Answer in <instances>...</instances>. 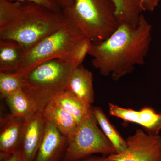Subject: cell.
<instances>
[{
    "instance_id": "cell-1",
    "label": "cell",
    "mask_w": 161,
    "mask_h": 161,
    "mask_svg": "<svg viewBox=\"0 0 161 161\" xmlns=\"http://www.w3.org/2000/svg\"><path fill=\"white\" fill-rule=\"evenodd\" d=\"M152 26L143 14L136 26L120 23L106 40L92 43V65L104 77L118 81L145 64L152 41Z\"/></svg>"
},
{
    "instance_id": "cell-2",
    "label": "cell",
    "mask_w": 161,
    "mask_h": 161,
    "mask_svg": "<svg viewBox=\"0 0 161 161\" xmlns=\"http://www.w3.org/2000/svg\"><path fill=\"white\" fill-rule=\"evenodd\" d=\"M65 19L62 10L55 11L35 3H24L18 18L0 29V40L14 41L26 52L58 29Z\"/></svg>"
},
{
    "instance_id": "cell-3",
    "label": "cell",
    "mask_w": 161,
    "mask_h": 161,
    "mask_svg": "<svg viewBox=\"0 0 161 161\" xmlns=\"http://www.w3.org/2000/svg\"><path fill=\"white\" fill-rule=\"evenodd\" d=\"M62 12L92 43L106 40L119 24L112 0H74Z\"/></svg>"
},
{
    "instance_id": "cell-4",
    "label": "cell",
    "mask_w": 161,
    "mask_h": 161,
    "mask_svg": "<svg viewBox=\"0 0 161 161\" xmlns=\"http://www.w3.org/2000/svg\"><path fill=\"white\" fill-rule=\"evenodd\" d=\"M74 69L63 59L43 62L23 76L22 90L36 102L42 112L55 96L66 91Z\"/></svg>"
},
{
    "instance_id": "cell-5",
    "label": "cell",
    "mask_w": 161,
    "mask_h": 161,
    "mask_svg": "<svg viewBox=\"0 0 161 161\" xmlns=\"http://www.w3.org/2000/svg\"><path fill=\"white\" fill-rule=\"evenodd\" d=\"M84 37L78 27L65 18L58 29L25 52L16 72L24 76L43 62L64 59L75 43Z\"/></svg>"
},
{
    "instance_id": "cell-6",
    "label": "cell",
    "mask_w": 161,
    "mask_h": 161,
    "mask_svg": "<svg viewBox=\"0 0 161 161\" xmlns=\"http://www.w3.org/2000/svg\"><path fill=\"white\" fill-rule=\"evenodd\" d=\"M92 113L78 124L69 137L63 161H78L95 154L116 153L115 148L98 128Z\"/></svg>"
},
{
    "instance_id": "cell-7",
    "label": "cell",
    "mask_w": 161,
    "mask_h": 161,
    "mask_svg": "<svg viewBox=\"0 0 161 161\" xmlns=\"http://www.w3.org/2000/svg\"><path fill=\"white\" fill-rule=\"evenodd\" d=\"M124 152L108 156L113 161H158L161 157V136L138 129L127 139Z\"/></svg>"
},
{
    "instance_id": "cell-8",
    "label": "cell",
    "mask_w": 161,
    "mask_h": 161,
    "mask_svg": "<svg viewBox=\"0 0 161 161\" xmlns=\"http://www.w3.org/2000/svg\"><path fill=\"white\" fill-rule=\"evenodd\" d=\"M108 108L110 115L125 123L137 124L150 135H158L161 130V112H157L151 107H145L136 111L109 103Z\"/></svg>"
},
{
    "instance_id": "cell-9",
    "label": "cell",
    "mask_w": 161,
    "mask_h": 161,
    "mask_svg": "<svg viewBox=\"0 0 161 161\" xmlns=\"http://www.w3.org/2000/svg\"><path fill=\"white\" fill-rule=\"evenodd\" d=\"M46 121L41 111L25 119L21 150L25 161H33L45 131Z\"/></svg>"
},
{
    "instance_id": "cell-10",
    "label": "cell",
    "mask_w": 161,
    "mask_h": 161,
    "mask_svg": "<svg viewBox=\"0 0 161 161\" xmlns=\"http://www.w3.org/2000/svg\"><path fill=\"white\" fill-rule=\"evenodd\" d=\"M67 145V137L46 121L43 139L33 161H63Z\"/></svg>"
},
{
    "instance_id": "cell-11",
    "label": "cell",
    "mask_w": 161,
    "mask_h": 161,
    "mask_svg": "<svg viewBox=\"0 0 161 161\" xmlns=\"http://www.w3.org/2000/svg\"><path fill=\"white\" fill-rule=\"evenodd\" d=\"M25 119L11 114L1 119L0 156L9 155L21 149Z\"/></svg>"
},
{
    "instance_id": "cell-12",
    "label": "cell",
    "mask_w": 161,
    "mask_h": 161,
    "mask_svg": "<svg viewBox=\"0 0 161 161\" xmlns=\"http://www.w3.org/2000/svg\"><path fill=\"white\" fill-rule=\"evenodd\" d=\"M67 91L84 103L92 106L95 100L92 72L81 65L74 69L69 78Z\"/></svg>"
},
{
    "instance_id": "cell-13",
    "label": "cell",
    "mask_w": 161,
    "mask_h": 161,
    "mask_svg": "<svg viewBox=\"0 0 161 161\" xmlns=\"http://www.w3.org/2000/svg\"><path fill=\"white\" fill-rule=\"evenodd\" d=\"M42 113L47 121L53 125L67 138L79 124L69 113L52 102L45 106Z\"/></svg>"
},
{
    "instance_id": "cell-14",
    "label": "cell",
    "mask_w": 161,
    "mask_h": 161,
    "mask_svg": "<svg viewBox=\"0 0 161 161\" xmlns=\"http://www.w3.org/2000/svg\"><path fill=\"white\" fill-rule=\"evenodd\" d=\"M50 102L69 113L78 124L92 113V106L84 103L67 90L56 95Z\"/></svg>"
},
{
    "instance_id": "cell-15",
    "label": "cell",
    "mask_w": 161,
    "mask_h": 161,
    "mask_svg": "<svg viewBox=\"0 0 161 161\" xmlns=\"http://www.w3.org/2000/svg\"><path fill=\"white\" fill-rule=\"evenodd\" d=\"M25 53L17 42L0 40V72H16Z\"/></svg>"
},
{
    "instance_id": "cell-16",
    "label": "cell",
    "mask_w": 161,
    "mask_h": 161,
    "mask_svg": "<svg viewBox=\"0 0 161 161\" xmlns=\"http://www.w3.org/2000/svg\"><path fill=\"white\" fill-rule=\"evenodd\" d=\"M5 100L10 114L15 117L25 119L35 112L40 111L36 102L22 89L9 95Z\"/></svg>"
},
{
    "instance_id": "cell-17",
    "label": "cell",
    "mask_w": 161,
    "mask_h": 161,
    "mask_svg": "<svg viewBox=\"0 0 161 161\" xmlns=\"http://www.w3.org/2000/svg\"><path fill=\"white\" fill-rule=\"evenodd\" d=\"M92 113L100 130L115 148L116 153L124 152L127 148L126 140L111 123L103 110L100 107H94Z\"/></svg>"
},
{
    "instance_id": "cell-18",
    "label": "cell",
    "mask_w": 161,
    "mask_h": 161,
    "mask_svg": "<svg viewBox=\"0 0 161 161\" xmlns=\"http://www.w3.org/2000/svg\"><path fill=\"white\" fill-rule=\"evenodd\" d=\"M116 9L119 23L136 26L139 22L142 10L136 0H112Z\"/></svg>"
},
{
    "instance_id": "cell-19",
    "label": "cell",
    "mask_w": 161,
    "mask_h": 161,
    "mask_svg": "<svg viewBox=\"0 0 161 161\" xmlns=\"http://www.w3.org/2000/svg\"><path fill=\"white\" fill-rule=\"evenodd\" d=\"M23 76L17 72H0V96L5 99L19 90L22 89Z\"/></svg>"
},
{
    "instance_id": "cell-20",
    "label": "cell",
    "mask_w": 161,
    "mask_h": 161,
    "mask_svg": "<svg viewBox=\"0 0 161 161\" xmlns=\"http://www.w3.org/2000/svg\"><path fill=\"white\" fill-rule=\"evenodd\" d=\"M92 41L84 37L77 42L68 54L64 59L74 69L80 66L87 55L88 54L92 45Z\"/></svg>"
},
{
    "instance_id": "cell-21",
    "label": "cell",
    "mask_w": 161,
    "mask_h": 161,
    "mask_svg": "<svg viewBox=\"0 0 161 161\" xmlns=\"http://www.w3.org/2000/svg\"><path fill=\"white\" fill-rule=\"evenodd\" d=\"M23 3L0 0V29L14 22L22 10Z\"/></svg>"
},
{
    "instance_id": "cell-22",
    "label": "cell",
    "mask_w": 161,
    "mask_h": 161,
    "mask_svg": "<svg viewBox=\"0 0 161 161\" xmlns=\"http://www.w3.org/2000/svg\"><path fill=\"white\" fill-rule=\"evenodd\" d=\"M8 1H11V2H19L23 3H33L55 11L62 10L53 0H8Z\"/></svg>"
},
{
    "instance_id": "cell-23",
    "label": "cell",
    "mask_w": 161,
    "mask_h": 161,
    "mask_svg": "<svg viewBox=\"0 0 161 161\" xmlns=\"http://www.w3.org/2000/svg\"><path fill=\"white\" fill-rule=\"evenodd\" d=\"M142 12H153L161 0H136Z\"/></svg>"
},
{
    "instance_id": "cell-24",
    "label": "cell",
    "mask_w": 161,
    "mask_h": 161,
    "mask_svg": "<svg viewBox=\"0 0 161 161\" xmlns=\"http://www.w3.org/2000/svg\"><path fill=\"white\" fill-rule=\"evenodd\" d=\"M1 161H25L21 149L9 155L0 156Z\"/></svg>"
},
{
    "instance_id": "cell-25",
    "label": "cell",
    "mask_w": 161,
    "mask_h": 161,
    "mask_svg": "<svg viewBox=\"0 0 161 161\" xmlns=\"http://www.w3.org/2000/svg\"><path fill=\"white\" fill-rule=\"evenodd\" d=\"M61 10L68 8L73 5L74 0H53Z\"/></svg>"
},
{
    "instance_id": "cell-26",
    "label": "cell",
    "mask_w": 161,
    "mask_h": 161,
    "mask_svg": "<svg viewBox=\"0 0 161 161\" xmlns=\"http://www.w3.org/2000/svg\"><path fill=\"white\" fill-rule=\"evenodd\" d=\"M78 161H113L110 160L108 156L102 155L101 156H98L92 155L88 157L82 159Z\"/></svg>"
},
{
    "instance_id": "cell-27",
    "label": "cell",
    "mask_w": 161,
    "mask_h": 161,
    "mask_svg": "<svg viewBox=\"0 0 161 161\" xmlns=\"http://www.w3.org/2000/svg\"><path fill=\"white\" fill-rule=\"evenodd\" d=\"M158 161H161V157L160 158V159Z\"/></svg>"
}]
</instances>
